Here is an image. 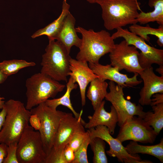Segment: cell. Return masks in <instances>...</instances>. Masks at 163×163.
<instances>
[{
  "label": "cell",
  "instance_id": "cell-25",
  "mask_svg": "<svg viewBox=\"0 0 163 163\" xmlns=\"http://www.w3.org/2000/svg\"><path fill=\"white\" fill-rule=\"evenodd\" d=\"M152 107L153 111L145 112L142 119L158 135L163 127V103Z\"/></svg>",
  "mask_w": 163,
  "mask_h": 163
},
{
  "label": "cell",
  "instance_id": "cell-23",
  "mask_svg": "<svg viewBox=\"0 0 163 163\" xmlns=\"http://www.w3.org/2000/svg\"><path fill=\"white\" fill-rule=\"evenodd\" d=\"M148 5L154 8V10L146 13L141 11L137 19V22L144 24L156 22L159 25H163V0H149Z\"/></svg>",
  "mask_w": 163,
  "mask_h": 163
},
{
  "label": "cell",
  "instance_id": "cell-4",
  "mask_svg": "<svg viewBox=\"0 0 163 163\" xmlns=\"http://www.w3.org/2000/svg\"><path fill=\"white\" fill-rule=\"evenodd\" d=\"M49 40L45 52L42 56L40 72L57 81L67 82L70 72V53L57 40Z\"/></svg>",
  "mask_w": 163,
  "mask_h": 163
},
{
  "label": "cell",
  "instance_id": "cell-12",
  "mask_svg": "<svg viewBox=\"0 0 163 163\" xmlns=\"http://www.w3.org/2000/svg\"><path fill=\"white\" fill-rule=\"evenodd\" d=\"M139 52L134 46L129 45L123 40L115 46L109 53L110 65L117 67L120 71L123 69L127 72L138 74L143 69L139 61Z\"/></svg>",
  "mask_w": 163,
  "mask_h": 163
},
{
  "label": "cell",
  "instance_id": "cell-8",
  "mask_svg": "<svg viewBox=\"0 0 163 163\" xmlns=\"http://www.w3.org/2000/svg\"><path fill=\"white\" fill-rule=\"evenodd\" d=\"M117 30L111 35L114 40L119 37L123 38L129 45L133 46L140 50L139 61L143 69L150 67L153 64L163 65V50L150 46L143 39L131 32L127 29L120 27Z\"/></svg>",
  "mask_w": 163,
  "mask_h": 163
},
{
  "label": "cell",
  "instance_id": "cell-6",
  "mask_svg": "<svg viewBox=\"0 0 163 163\" xmlns=\"http://www.w3.org/2000/svg\"><path fill=\"white\" fill-rule=\"evenodd\" d=\"M31 114L39 117L41 127L39 132L44 151L47 155L53 146L55 137L60 120L66 112L53 109L41 103L30 110Z\"/></svg>",
  "mask_w": 163,
  "mask_h": 163
},
{
  "label": "cell",
  "instance_id": "cell-19",
  "mask_svg": "<svg viewBox=\"0 0 163 163\" xmlns=\"http://www.w3.org/2000/svg\"><path fill=\"white\" fill-rule=\"evenodd\" d=\"M70 5L66 0H63L61 13L58 18L43 28L36 32L31 36L33 38L46 35L49 39H54L63 23L68 12L69 11Z\"/></svg>",
  "mask_w": 163,
  "mask_h": 163
},
{
  "label": "cell",
  "instance_id": "cell-39",
  "mask_svg": "<svg viewBox=\"0 0 163 163\" xmlns=\"http://www.w3.org/2000/svg\"><path fill=\"white\" fill-rule=\"evenodd\" d=\"M99 0H86L88 2L91 4L95 3Z\"/></svg>",
  "mask_w": 163,
  "mask_h": 163
},
{
  "label": "cell",
  "instance_id": "cell-18",
  "mask_svg": "<svg viewBox=\"0 0 163 163\" xmlns=\"http://www.w3.org/2000/svg\"><path fill=\"white\" fill-rule=\"evenodd\" d=\"M76 20L70 11L67 14L60 30L55 38L70 53L73 46L79 48L82 39L78 36L75 27Z\"/></svg>",
  "mask_w": 163,
  "mask_h": 163
},
{
  "label": "cell",
  "instance_id": "cell-7",
  "mask_svg": "<svg viewBox=\"0 0 163 163\" xmlns=\"http://www.w3.org/2000/svg\"><path fill=\"white\" fill-rule=\"evenodd\" d=\"M19 163H45L47 157L38 131L31 126L25 129L17 143Z\"/></svg>",
  "mask_w": 163,
  "mask_h": 163
},
{
  "label": "cell",
  "instance_id": "cell-3",
  "mask_svg": "<svg viewBox=\"0 0 163 163\" xmlns=\"http://www.w3.org/2000/svg\"><path fill=\"white\" fill-rule=\"evenodd\" d=\"M6 114L2 129L0 131V143L7 145L18 143L26 128L29 126L31 114L23 103L10 99L5 102Z\"/></svg>",
  "mask_w": 163,
  "mask_h": 163
},
{
  "label": "cell",
  "instance_id": "cell-21",
  "mask_svg": "<svg viewBox=\"0 0 163 163\" xmlns=\"http://www.w3.org/2000/svg\"><path fill=\"white\" fill-rule=\"evenodd\" d=\"M125 148L128 152L131 155L146 154L156 157L161 163L163 162V138L158 144L151 145H141L137 142L131 141Z\"/></svg>",
  "mask_w": 163,
  "mask_h": 163
},
{
  "label": "cell",
  "instance_id": "cell-30",
  "mask_svg": "<svg viewBox=\"0 0 163 163\" xmlns=\"http://www.w3.org/2000/svg\"><path fill=\"white\" fill-rule=\"evenodd\" d=\"M17 143H12L8 145L7 155L3 163H19L17 154Z\"/></svg>",
  "mask_w": 163,
  "mask_h": 163
},
{
  "label": "cell",
  "instance_id": "cell-2",
  "mask_svg": "<svg viewBox=\"0 0 163 163\" xmlns=\"http://www.w3.org/2000/svg\"><path fill=\"white\" fill-rule=\"evenodd\" d=\"M76 31L82 36V43L76 59L90 63H97L102 56L113 49L114 39L109 32L101 30L95 32L78 26Z\"/></svg>",
  "mask_w": 163,
  "mask_h": 163
},
{
  "label": "cell",
  "instance_id": "cell-10",
  "mask_svg": "<svg viewBox=\"0 0 163 163\" xmlns=\"http://www.w3.org/2000/svg\"><path fill=\"white\" fill-rule=\"evenodd\" d=\"M91 139L98 137L103 139L109 145L107 154L111 157H116L119 161L123 163H150L149 161L142 160L137 154L132 155L127 152L125 147L117 138L113 137L108 128L105 126L99 125L88 129Z\"/></svg>",
  "mask_w": 163,
  "mask_h": 163
},
{
  "label": "cell",
  "instance_id": "cell-11",
  "mask_svg": "<svg viewBox=\"0 0 163 163\" xmlns=\"http://www.w3.org/2000/svg\"><path fill=\"white\" fill-rule=\"evenodd\" d=\"M120 127L116 138L122 143L130 140L152 144L158 135L151 126L139 117L133 116Z\"/></svg>",
  "mask_w": 163,
  "mask_h": 163
},
{
  "label": "cell",
  "instance_id": "cell-35",
  "mask_svg": "<svg viewBox=\"0 0 163 163\" xmlns=\"http://www.w3.org/2000/svg\"><path fill=\"white\" fill-rule=\"evenodd\" d=\"M6 114V109L4 106L0 112V131L2 129L4 124Z\"/></svg>",
  "mask_w": 163,
  "mask_h": 163
},
{
  "label": "cell",
  "instance_id": "cell-9",
  "mask_svg": "<svg viewBox=\"0 0 163 163\" xmlns=\"http://www.w3.org/2000/svg\"><path fill=\"white\" fill-rule=\"evenodd\" d=\"M110 91L105 99L110 102L115 109L118 118L117 124L120 127L134 116L143 118L145 112L139 104L136 105L124 97L123 87L111 81L108 83Z\"/></svg>",
  "mask_w": 163,
  "mask_h": 163
},
{
  "label": "cell",
  "instance_id": "cell-37",
  "mask_svg": "<svg viewBox=\"0 0 163 163\" xmlns=\"http://www.w3.org/2000/svg\"><path fill=\"white\" fill-rule=\"evenodd\" d=\"M156 71L161 75L163 76V65L159 66V67L156 69Z\"/></svg>",
  "mask_w": 163,
  "mask_h": 163
},
{
  "label": "cell",
  "instance_id": "cell-32",
  "mask_svg": "<svg viewBox=\"0 0 163 163\" xmlns=\"http://www.w3.org/2000/svg\"><path fill=\"white\" fill-rule=\"evenodd\" d=\"M30 126L36 131H39L41 127V122L39 117L36 114H31L29 119Z\"/></svg>",
  "mask_w": 163,
  "mask_h": 163
},
{
  "label": "cell",
  "instance_id": "cell-31",
  "mask_svg": "<svg viewBox=\"0 0 163 163\" xmlns=\"http://www.w3.org/2000/svg\"><path fill=\"white\" fill-rule=\"evenodd\" d=\"M63 154L66 163H72L75 158V152L68 144L65 146Z\"/></svg>",
  "mask_w": 163,
  "mask_h": 163
},
{
  "label": "cell",
  "instance_id": "cell-17",
  "mask_svg": "<svg viewBox=\"0 0 163 163\" xmlns=\"http://www.w3.org/2000/svg\"><path fill=\"white\" fill-rule=\"evenodd\" d=\"M105 101L103 100L94 110L93 115L88 116V122H85L84 126L85 128L88 129L99 125L104 126L108 128L110 133L113 135L118 123V116L115 109L112 105L110 112L105 110Z\"/></svg>",
  "mask_w": 163,
  "mask_h": 163
},
{
  "label": "cell",
  "instance_id": "cell-27",
  "mask_svg": "<svg viewBox=\"0 0 163 163\" xmlns=\"http://www.w3.org/2000/svg\"><path fill=\"white\" fill-rule=\"evenodd\" d=\"M89 145L94 154L93 163H108L105 151L106 144L104 141L100 138L95 137L91 139Z\"/></svg>",
  "mask_w": 163,
  "mask_h": 163
},
{
  "label": "cell",
  "instance_id": "cell-34",
  "mask_svg": "<svg viewBox=\"0 0 163 163\" xmlns=\"http://www.w3.org/2000/svg\"><path fill=\"white\" fill-rule=\"evenodd\" d=\"M152 102L150 105L152 106L157 104L163 103V93H156L152 96Z\"/></svg>",
  "mask_w": 163,
  "mask_h": 163
},
{
  "label": "cell",
  "instance_id": "cell-33",
  "mask_svg": "<svg viewBox=\"0 0 163 163\" xmlns=\"http://www.w3.org/2000/svg\"><path fill=\"white\" fill-rule=\"evenodd\" d=\"M8 145L4 143H0V163H3L7 155Z\"/></svg>",
  "mask_w": 163,
  "mask_h": 163
},
{
  "label": "cell",
  "instance_id": "cell-20",
  "mask_svg": "<svg viewBox=\"0 0 163 163\" xmlns=\"http://www.w3.org/2000/svg\"><path fill=\"white\" fill-rule=\"evenodd\" d=\"M76 83L73 78L70 77L67 82L66 90L64 94L59 98L48 99L44 103L46 105L53 109H56L58 106L62 105L70 109L75 117L77 118L82 116L83 110H82L79 113L77 112L73 108L70 100L71 91L73 90L76 89L78 86V84Z\"/></svg>",
  "mask_w": 163,
  "mask_h": 163
},
{
  "label": "cell",
  "instance_id": "cell-26",
  "mask_svg": "<svg viewBox=\"0 0 163 163\" xmlns=\"http://www.w3.org/2000/svg\"><path fill=\"white\" fill-rule=\"evenodd\" d=\"M36 65L34 62H28L22 59L4 60L0 62V70L8 77L17 73L24 68Z\"/></svg>",
  "mask_w": 163,
  "mask_h": 163
},
{
  "label": "cell",
  "instance_id": "cell-16",
  "mask_svg": "<svg viewBox=\"0 0 163 163\" xmlns=\"http://www.w3.org/2000/svg\"><path fill=\"white\" fill-rule=\"evenodd\" d=\"M69 69V76L79 86L82 105L83 106L86 103V90L88 85L98 77L93 72L87 62L72 58L70 60Z\"/></svg>",
  "mask_w": 163,
  "mask_h": 163
},
{
  "label": "cell",
  "instance_id": "cell-1",
  "mask_svg": "<svg viewBox=\"0 0 163 163\" xmlns=\"http://www.w3.org/2000/svg\"><path fill=\"white\" fill-rule=\"evenodd\" d=\"M96 3L101 8L104 26L108 30L138 23L140 10L138 0H99Z\"/></svg>",
  "mask_w": 163,
  "mask_h": 163
},
{
  "label": "cell",
  "instance_id": "cell-29",
  "mask_svg": "<svg viewBox=\"0 0 163 163\" xmlns=\"http://www.w3.org/2000/svg\"><path fill=\"white\" fill-rule=\"evenodd\" d=\"M91 140L89 133L79 148L75 152V158L72 163L89 162L88 159L87 150Z\"/></svg>",
  "mask_w": 163,
  "mask_h": 163
},
{
  "label": "cell",
  "instance_id": "cell-28",
  "mask_svg": "<svg viewBox=\"0 0 163 163\" xmlns=\"http://www.w3.org/2000/svg\"><path fill=\"white\" fill-rule=\"evenodd\" d=\"M88 134V130L85 131L83 125L75 132L68 144L74 152L79 148Z\"/></svg>",
  "mask_w": 163,
  "mask_h": 163
},
{
  "label": "cell",
  "instance_id": "cell-24",
  "mask_svg": "<svg viewBox=\"0 0 163 163\" xmlns=\"http://www.w3.org/2000/svg\"><path fill=\"white\" fill-rule=\"evenodd\" d=\"M129 31L142 38L145 41L149 42V35H153L158 38L157 43L160 47L163 46V25H160L158 28H153L147 24L142 26L136 24H132L129 27Z\"/></svg>",
  "mask_w": 163,
  "mask_h": 163
},
{
  "label": "cell",
  "instance_id": "cell-15",
  "mask_svg": "<svg viewBox=\"0 0 163 163\" xmlns=\"http://www.w3.org/2000/svg\"><path fill=\"white\" fill-rule=\"evenodd\" d=\"M139 75L144 84L139 93V103L142 106L150 105L153 95L163 93V76L156 75L152 66L143 69Z\"/></svg>",
  "mask_w": 163,
  "mask_h": 163
},
{
  "label": "cell",
  "instance_id": "cell-22",
  "mask_svg": "<svg viewBox=\"0 0 163 163\" xmlns=\"http://www.w3.org/2000/svg\"><path fill=\"white\" fill-rule=\"evenodd\" d=\"M87 93V97L91 101L94 110H95L105 98L107 93L108 84L98 78H95L90 82Z\"/></svg>",
  "mask_w": 163,
  "mask_h": 163
},
{
  "label": "cell",
  "instance_id": "cell-38",
  "mask_svg": "<svg viewBox=\"0 0 163 163\" xmlns=\"http://www.w3.org/2000/svg\"><path fill=\"white\" fill-rule=\"evenodd\" d=\"M4 99L5 98L1 97L0 95V109H2L5 105V102L3 101Z\"/></svg>",
  "mask_w": 163,
  "mask_h": 163
},
{
  "label": "cell",
  "instance_id": "cell-13",
  "mask_svg": "<svg viewBox=\"0 0 163 163\" xmlns=\"http://www.w3.org/2000/svg\"><path fill=\"white\" fill-rule=\"evenodd\" d=\"M85 122L82 116L77 118L73 113H66L60 120L51 152L62 153L65 146L69 143L74 133L84 126Z\"/></svg>",
  "mask_w": 163,
  "mask_h": 163
},
{
  "label": "cell",
  "instance_id": "cell-5",
  "mask_svg": "<svg viewBox=\"0 0 163 163\" xmlns=\"http://www.w3.org/2000/svg\"><path fill=\"white\" fill-rule=\"evenodd\" d=\"M25 85L27 88L25 107L29 110L50 98H54L66 87L65 85L40 72L27 79Z\"/></svg>",
  "mask_w": 163,
  "mask_h": 163
},
{
  "label": "cell",
  "instance_id": "cell-14",
  "mask_svg": "<svg viewBox=\"0 0 163 163\" xmlns=\"http://www.w3.org/2000/svg\"><path fill=\"white\" fill-rule=\"evenodd\" d=\"M88 66L101 81L109 80L123 88L133 87L140 84L142 82L138 79V73H134L132 77H129L126 75L120 73L117 67L113 66L110 64L104 65L99 63H89Z\"/></svg>",
  "mask_w": 163,
  "mask_h": 163
},
{
  "label": "cell",
  "instance_id": "cell-36",
  "mask_svg": "<svg viewBox=\"0 0 163 163\" xmlns=\"http://www.w3.org/2000/svg\"><path fill=\"white\" fill-rule=\"evenodd\" d=\"M8 76L0 70V84L4 82L7 78Z\"/></svg>",
  "mask_w": 163,
  "mask_h": 163
}]
</instances>
